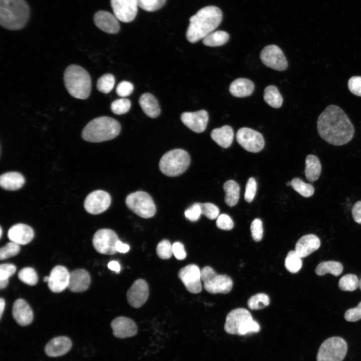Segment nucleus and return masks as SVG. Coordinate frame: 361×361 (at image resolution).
<instances>
[{
	"instance_id": "f257e3e1",
	"label": "nucleus",
	"mask_w": 361,
	"mask_h": 361,
	"mask_svg": "<svg viewBox=\"0 0 361 361\" xmlns=\"http://www.w3.org/2000/svg\"><path fill=\"white\" fill-rule=\"evenodd\" d=\"M320 136L334 145H342L352 138L354 129L346 113L339 107L330 105L320 114L317 122Z\"/></svg>"
},
{
	"instance_id": "f03ea898",
	"label": "nucleus",
	"mask_w": 361,
	"mask_h": 361,
	"mask_svg": "<svg viewBox=\"0 0 361 361\" xmlns=\"http://www.w3.org/2000/svg\"><path fill=\"white\" fill-rule=\"evenodd\" d=\"M223 14L221 10L214 6L200 9L190 18L186 37L189 42L195 43L213 32L220 24Z\"/></svg>"
},
{
	"instance_id": "7ed1b4c3",
	"label": "nucleus",
	"mask_w": 361,
	"mask_h": 361,
	"mask_svg": "<svg viewBox=\"0 0 361 361\" xmlns=\"http://www.w3.org/2000/svg\"><path fill=\"white\" fill-rule=\"evenodd\" d=\"M30 16L26 0H0V24L10 30H19L27 25Z\"/></svg>"
},
{
	"instance_id": "20e7f679",
	"label": "nucleus",
	"mask_w": 361,
	"mask_h": 361,
	"mask_svg": "<svg viewBox=\"0 0 361 361\" xmlns=\"http://www.w3.org/2000/svg\"><path fill=\"white\" fill-rule=\"evenodd\" d=\"M120 129V124L116 120L102 116L92 120L85 126L82 137L87 141L100 142L115 138L119 134Z\"/></svg>"
},
{
	"instance_id": "39448f33",
	"label": "nucleus",
	"mask_w": 361,
	"mask_h": 361,
	"mask_svg": "<svg viewBox=\"0 0 361 361\" xmlns=\"http://www.w3.org/2000/svg\"><path fill=\"white\" fill-rule=\"evenodd\" d=\"M65 87L73 97L86 99L91 90V79L90 75L84 68L77 65H71L65 70L64 74Z\"/></svg>"
},
{
	"instance_id": "423d86ee",
	"label": "nucleus",
	"mask_w": 361,
	"mask_h": 361,
	"mask_svg": "<svg viewBox=\"0 0 361 361\" xmlns=\"http://www.w3.org/2000/svg\"><path fill=\"white\" fill-rule=\"evenodd\" d=\"M224 329L229 334L243 335L259 332L260 326L258 322L253 319L247 309L239 308L227 314Z\"/></svg>"
},
{
	"instance_id": "0eeeda50",
	"label": "nucleus",
	"mask_w": 361,
	"mask_h": 361,
	"mask_svg": "<svg viewBox=\"0 0 361 361\" xmlns=\"http://www.w3.org/2000/svg\"><path fill=\"white\" fill-rule=\"evenodd\" d=\"M191 162L189 153L182 149H175L165 153L161 158L159 166L160 171L169 176H175L184 173Z\"/></svg>"
},
{
	"instance_id": "6e6552de",
	"label": "nucleus",
	"mask_w": 361,
	"mask_h": 361,
	"mask_svg": "<svg viewBox=\"0 0 361 361\" xmlns=\"http://www.w3.org/2000/svg\"><path fill=\"white\" fill-rule=\"evenodd\" d=\"M201 272L204 287L208 292L226 294L231 290L233 281L229 276L218 274L210 266L203 267Z\"/></svg>"
},
{
	"instance_id": "1a4fd4ad",
	"label": "nucleus",
	"mask_w": 361,
	"mask_h": 361,
	"mask_svg": "<svg viewBox=\"0 0 361 361\" xmlns=\"http://www.w3.org/2000/svg\"><path fill=\"white\" fill-rule=\"evenodd\" d=\"M346 341L338 336L330 337L320 345L317 354V361H342L346 353Z\"/></svg>"
},
{
	"instance_id": "9d476101",
	"label": "nucleus",
	"mask_w": 361,
	"mask_h": 361,
	"mask_svg": "<svg viewBox=\"0 0 361 361\" xmlns=\"http://www.w3.org/2000/svg\"><path fill=\"white\" fill-rule=\"evenodd\" d=\"M128 208L143 218H150L155 214L156 207L151 196L146 192L137 191L128 195L125 200Z\"/></svg>"
},
{
	"instance_id": "9b49d317",
	"label": "nucleus",
	"mask_w": 361,
	"mask_h": 361,
	"mask_svg": "<svg viewBox=\"0 0 361 361\" xmlns=\"http://www.w3.org/2000/svg\"><path fill=\"white\" fill-rule=\"evenodd\" d=\"M119 240L117 235L113 230L102 229L98 230L93 237V244L99 253L106 255L115 254L116 244Z\"/></svg>"
},
{
	"instance_id": "f8f14e48",
	"label": "nucleus",
	"mask_w": 361,
	"mask_h": 361,
	"mask_svg": "<svg viewBox=\"0 0 361 361\" xmlns=\"http://www.w3.org/2000/svg\"><path fill=\"white\" fill-rule=\"evenodd\" d=\"M236 139L244 149L251 152H259L265 144L261 133L248 127L240 128L237 132Z\"/></svg>"
},
{
	"instance_id": "ddd939ff",
	"label": "nucleus",
	"mask_w": 361,
	"mask_h": 361,
	"mask_svg": "<svg viewBox=\"0 0 361 361\" xmlns=\"http://www.w3.org/2000/svg\"><path fill=\"white\" fill-rule=\"evenodd\" d=\"M260 58L268 67L277 71H284L288 67L287 59L282 51L275 45H270L263 48Z\"/></svg>"
},
{
	"instance_id": "4468645a",
	"label": "nucleus",
	"mask_w": 361,
	"mask_h": 361,
	"mask_svg": "<svg viewBox=\"0 0 361 361\" xmlns=\"http://www.w3.org/2000/svg\"><path fill=\"white\" fill-rule=\"evenodd\" d=\"M201 270L197 265L189 264L178 272V278L191 293H198L202 290Z\"/></svg>"
},
{
	"instance_id": "2eb2a0df",
	"label": "nucleus",
	"mask_w": 361,
	"mask_h": 361,
	"mask_svg": "<svg viewBox=\"0 0 361 361\" xmlns=\"http://www.w3.org/2000/svg\"><path fill=\"white\" fill-rule=\"evenodd\" d=\"M110 195L102 190H97L90 193L84 201V208L90 214L97 215L105 211L111 204Z\"/></svg>"
},
{
	"instance_id": "dca6fc26",
	"label": "nucleus",
	"mask_w": 361,
	"mask_h": 361,
	"mask_svg": "<svg viewBox=\"0 0 361 361\" xmlns=\"http://www.w3.org/2000/svg\"><path fill=\"white\" fill-rule=\"evenodd\" d=\"M114 15L118 20L129 23L135 19L138 11V0H110Z\"/></svg>"
},
{
	"instance_id": "f3484780",
	"label": "nucleus",
	"mask_w": 361,
	"mask_h": 361,
	"mask_svg": "<svg viewBox=\"0 0 361 361\" xmlns=\"http://www.w3.org/2000/svg\"><path fill=\"white\" fill-rule=\"evenodd\" d=\"M148 295V284L142 279L135 280L127 292L128 302L134 308H139L144 304Z\"/></svg>"
},
{
	"instance_id": "a211bd4d",
	"label": "nucleus",
	"mask_w": 361,
	"mask_h": 361,
	"mask_svg": "<svg viewBox=\"0 0 361 361\" xmlns=\"http://www.w3.org/2000/svg\"><path fill=\"white\" fill-rule=\"evenodd\" d=\"M180 119L183 123L192 131L201 133L206 128L209 115L205 110L196 112H185L182 114Z\"/></svg>"
},
{
	"instance_id": "6ab92c4d",
	"label": "nucleus",
	"mask_w": 361,
	"mask_h": 361,
	"mask_svg": "<svg viewBox=\"0 0 361 361\" xmlns=\"http://www.w3.org/2000/svg\"><path fill=\"white\" fill-rule=\"evenodd\" d=\"M70 273L67 269L61 265L54 267L49 276L48 285L51 291L58 293L68 287Z\"/></svg>"
},
{
	"instance_id": "aec40b11",
	"label": "nucleus",
	"mask_w": 361,
	"mask_h": 361,
	"mask_svg": "<svg viewBox=\"0 0 361 361\" xmlns=\"http://www.w3.org/2000/svg\"><path fill=\"white\" fill-rule=\"evenodd\" d=\"M93 21L96 26L105 33L115 34L120 30L118 19L109 12L103 10L97 12L94 15Z\"/></svg>"
},
{
	"instance_id": "412c9836",
	"label": "nucleus",
	"mask_w": 361,
	"mask_h": 361,
	"mask_svg": "<svg viewBox=\"0 0 361 361\" xmlns=\"http://www.w3.org/2000/svg\"><path fill=\"white\" fill-rule=\"evenodd\" d=\"M111 326L113 335L118 338H124L135 335L137 331V326L131 319L119 316L114 319Z\"/></svg>"
},
{
	"instance_id": "4be33fe9",
	"label": "nucleus",
	"mask_w": 361,
	"mask_h": 361,
	"mask_svg": "<svg viewBox=\"0 0 361 361\" xmlns=\"http://www.w3.org/2000/svg\"><path fill=\"white\" fill-rule=\"evenodd\" d=\"M8 236L11 242L19 245H26L33 239L34 232L32 228L24 224H17L9 230Z\"/></svg>"
},
{
	"instance_id": "5701e85b",
	"label": "nucleus",
	"mask_w": 361,
	"mask_h": 361,
	"mask_svg": "<svg viewBox=\"0 0 361 361\" xmlns=\"http://www.w3.org/2000/svg\"><path fill=\"white\" fill-rule=\"evenodd\" d=\"M71 340L67 336L55 337L46 345L45 351L51 357H58L67 353L72 347Z\"/></svg>"
},
{
	"instance_id": "b1692460",
	"label": "nucleus",
	"mask_w": 361,
	"mask_h": 361,
	"mask_svg": "<svg viewBox=\"0 0 361 361\" xmlns=\"http://www.w3.org/2000/svg\"><path fill=\"white\" fill-rule=\"evenodd\" d=\"M14 318L20 325L27 326L33 320V312L29 304L23 299H17L12 310Z\"/></svg>"
},
{
	"instance_id": "393cba45",
	"label": "nucleus",
	"mask_w": 361,
	"mask_h": 361,
	"mask_svg": "<svg viewBox=\"0 0 361 361\" xmlns=\"http://www.w3.org/2000/svg\"><path fill=\"white\" fill-rule=\"evenodd\" d=\"M320 241L314 234H307L302 236L296 242L295 251L301 258L306 257L320 247Z\"/></svg>"
},
{
	"instance_id": "a878e982",
	"label": "nucleus",
	"mask_w": 361,
	"mask_h": 361,
	"mask_svg": "<svg viewBox=\"0 0 361 361\" xmlns=\"http://www.w3.org/2000/svg\"><path fill=\"white\" fill-rule=\"evenodd\" d=\"M90 281V276L86 270L76 269L70 273L68 288L74 292H83L88 288Z\"/></svg>"
},
{
	"instance_id": "bb28decb",
	"label": "nucleus",
	"mask_w": 361,
	"mask_h": 361,
	"mask_svg": "<svg viewBox=\"0 0 361 361\" xmlns=\"http://www.w3.org/2000/svg\"><path fill=\"white\" fill-rule=\"evenodd\" d=\"M254 89V84L250 80L240 78L230 84L229 91L236 97H245L251 95Z\"/></svg>"
},
{
	"instance_id": "cd10ccee",
	"label": "nucleus",
	"mask_w": 361,
	"mask_h": 361,
	"mask_svg": "<svg viewBox=\"0 0 361 361\" xmlns=\"http://www.w3.org/2000/svg\"><path fill=\"white\" fill-rule=\"evenodd\" d=\"M25 182L24 176L18 172H7L2 174L0 177L1 187L8 191H16L21 189Z\"/></svg>"
},
{
	"instance_id": "c85d7f7f",
	"label": "nucleus",
	"mask_w": 361,
	"mask_h": 361,
	"mask_svg": "<svg viewBox=\"0 0 361 361\" xmlns=\"http://www.w3.org/2000/svg\"><path fill=\"white\" fill-rule=\"evenodd\" d=\"M212 139L219 146L227 148L230 147L234 138V131L229 125L214 129L211 133Z\"/></svg>"
},
{
	"instance_id": "c756f323",
	"label": "nucleus",
	"mask_w": 361,
	"mask_h": 361,
	"mask_svg": "<svg viewBox=\"0 0 361 361\" xmlns=\"http://www.w3.org/2000/svg\"><path fill=\"white\" fill-rule=\"evenodd\" d=\"M139 103L147 116L155 118L159 115L160 110L158 102L151 94L145 93L141 95L139 99Z\"/></svg>"
},
{
	"instance_id": "7c9ffc66",
	"label": "nucleus",
	"mask_w": 361,
	"mask_h": 361,
	"mask_svg": "<svg viewBox=\"0 0 361 361\" xmlns=\"http://www.w3.org/2000/svg\"><path fill=\"white\" fill-rule=\"evenodd\" d=\"M321 171L318 158L313 154L308 155L305 159V174L308 180L313 182L318 179Z\"/></svg>"
},
{
	"instance_id": "2f4dec72",
	"label": "nucleus",
	"mask_w": 361,
	"mask_h": 361,
	"mask_svg": "<svg viewBox=\"0 0 361 361\" xmlns=\"http://www.w3.org/2000/svg\"><path fill=\"white\" fill-rule=\"evenodd\" d=\"M223 189L226 194L225 201L226 204L230 207L235 206L240 197L239 185L233 180H229L224 183Z\"/></svg>"
},
{
	"instance_id": "473e14b6",
	"label": "nucleus",
	"mask_w": 361,
	"mask_h": 361,
	"mask_svg": "<svg viewBox=\"0 0 361 361\" xmlns=\"http://www.w3.org/2000/svg\"><path fill=\"white\" fill-rule=\"evenodd\" d=\"M343 271L342 265L339 262L328 261H323L317 266L315 273L319 276H323L330 273L335 276H339Z\"/></svg>"
},
{
	"instance_id": "72a5a7b5",
	"label": "nucleus",
	"mask_w": 361,
	"mask_h": 361,
	"mask_svg": "<svg viewBox=\"0 0 361 361\" xmlns=\"http://www.w3.org/2000/svg\"><path fill=\"white\" fill-rule=\"evenodd\" d=\"M264 100L269 105L275 108L280 107L283 102L281 95L274 85H269L265 88Z\"/></svg>"
},
{
	"instance_id": "f704fd0d",
	"label": "nucleus",
	"mask_w": 361,
	"mask_h": 361,
	"mask_svg": "<svg viewBox=\"0 0 361 361\" xmlns=\"http://www.w3.org/2000/svg\"><path fill=\"white\" fill-rule=\"evenodd\" d=\"M229 39V35L223 31L213 32L203 40L204 45L209 47H218L225 44Z\"/></svg>"
},
{
	"instance_id": "c9c22d12",
	"label": "nucleus",
	"mask_w": 361,
	"mask_h": 361,
	"mask_svg": "<svg viewBox=\"0 0 361 361\" xmlns=\"http://www.w3.org/2000/svg\"><path fill=\"white\" fill-rule=\"evenodd\" d=\"M301 258L296 253L295 250L290 251L285 260V266L286 269L291 273L298 272L302 267Z\"/></svg>"
},
{
	"instance_id": "e433bc0d",
	"label": "nucleus",
	"mask_w": 361,
	"mask_h": 361,
	"mask_svg": "<svg viewBox=\"0 0 361 361\" xmlns=\"http://www.w3.org/2000/svg\"><path fill=\"white\" fill-rule=\"evenodd\" d=\"M270 298L268 295L263 293H259L252 296L248 300L247 305L252 310H259L264 308L269 305Z\"/></svg>"
},
{
	"instance_id": "4c0bfd02",
	"label": "nucleus",
	"mask_w": 361,
	"mask_h": 361,
	"mask_svg": "<svg viewBox=\"0 0 361 361\" xmlns=\"http://www.w3.org/2000/svg\"><path fill=\"white\" fill-rule=\"evenodd\" d=\"M291 186L299 194L304 197H309L312 196L314 192L313 186L310 184L304 183L302 179L296 177L291 181Z\"/></svg>"
},
{
	"instance_id": "58836bf2",
	"label": "nucleus",
	"mask_w": 361,
	"mask_h": 361,
	"mask_svg": "<svg viewBox=\"0 0 361 361\" xmlns=\"http://www.w3.org/2000/svg\"><path fill=\"white\" fill-rule=\"evenodd\" d=\"M359 281L355 275L352 274L343 276L339 280L338 287L341 290L352 291L359 287Z\"/></svg>"
},
{
	"instance_id": "ea45409f",
	"label": "nucleus",
	"mask_w": 361,
	"mask_h": 361,
	"mask_svg": "<svg viewBox=\"0 0 361 361\" xmlns=\"http://www.w3.org/2000/svg\"><path fill=\"white\" fill-rule=\"evenodd\" d=\"M114 84V76L111 74H105L98 79L97 88L100 92L107 94L112 90Z\"/></svg>"
},
{
	"instance_id": "a19ab883",
	"label": "nucleus",
	"mask_w": 361,
	"mask_h": 361,
	"mask_svg": "<svg viewBox=\"0 0 361 361\" xmlns=\"http://www.w3.org/2000/svg\"><path fill=\"white\" fill-rule=\"evenodd\" d=\"M18 277L21 281L29 285H35L38 281L37 272L31 267L22 268L19 272Z\"/></svg>"
},
{
	"instance_id": "79ce46f5",
	"label": "nucleus",
	"mask_w": 361,
	"mask_h": 361,
	"mask_svg": "<svg viewBox=\"0 0 361 361\" xmlns=\"http://www.w3.org/2000/svg\"><path fill=\"white\" fill-rule=\"evenodd\" d=\"M130 107L131 102L126 98L115 100L111 104V111L117 115H121L127 113Z\"/></svg>"
},
{
	"instance_id": "37998d69",
	"label": "nucleus",
	"mask_w": 361,
	"mask_h": 361,
	"mask_svg": "<svg viewBox=\"0 0 361 361\" xmlns=\"http://www.w3.org/2000/svg\"><path fill=\"white\" fill-rule=\"evenodd\" d=\"M20 250V245L13 242H9L1 248L0 259L2 260L16 256Z\"/></svg>"
},
{
	"instance_id": "c03bdc74",
	"label": "nucleus",
	"mask_w": 361,
	"mask_h": 361,
	"mask_svg": "<svg viewBox=\"0 0 361 361\" xmlns=\"http://www.w3.org/2000/svg\"><path fill=\"white\" fill-rule=\"evenodd\" d=\"M156 253L162 259L170 258L173 254L172 245L167 240H162L156 247Z\"/></svg>"
},
{
	"instance_id": "a18cd8bd",
	"label": "nucleus",
	"mask_w": 361,
	"mask_h": 361,
	"mask_svg": "<svg viewBox=\"0 0 361 361\" xmlns=\"http://www.w3.org/2000/svg\"><path fill=\"white\" fill-rule=\"evenodd\" d=\"M166 0H138V6L147 12H154L160 9Z\"/></svg>"
},
{
	"instance_id": "49530a36",
	"label": "nucleus",
	"mask_w": 361,
	"mask_h": 361,
	"mask_svg": "<svg viewBox=\"0 0 361 361\" xmlns=\"http://www.w3.org/2000/svg\"><path fill=\"white\" fill-rule=\"evenodd\" d=\"M202 214L205 215L210 220H214L218 218L219 214V209L215 205L210 203H200Z\"/></svg>"
},
{
	"instance_id": "de8ad7c7",
	"label": "nucleus",
	"mask_w": 361,
	"mask_h": 361,
	"mask_svg": "<svg viewBox=\"0 0 361 361\" xmlns=\"http://www.w3.org/2000/svg\"><path fill=\"white\" fill-rule=\"evenodd\" d=\"M252 239L255 242L261 240L263 235V228L262 221L259 219H254L250 226Z\"/></svg>"
},
{
	"instance_id": "09e8293b",
	"label": "nucleus",
	"mask_w": 361,
	"mask_h": 361,
	"mask_svg": "<svg viewBox=\"0 0 361 361\" xmlns=\"http://www.w3.org/2000/svg\"><path fill=\"white\" fill-rule=\"evenodd\" d=\"M257 182L255 179L250 177L246 184L244 199L248 203H251L254 199L257 191Z\"/></svg>"
},
{
	"instance_id": "8fccbe9b",
	"label": "nucleus",
	"mask_w": 361,
	"mask_h": 361,
	"mask_svg": "<svg viewBox=\"0 0 361 361\" xmlns=\"http://www.w3.org/2000/svg\"><path fill=\"white\" fill-rule=\"evenodd\" d=\"M202 214L200 203H195L185 212L187 219L192 222L198 221Z\"/></svg>"
},
{
	"instance_id": "3c124183",
	"label": "nucleus",
	"mask_w": 361,
	"mask_h": 361,
	"mask_svg": "<svg viewBox=\"0 0 361 361\" xmlns=\"http://www.w3.org/2000/svg\"><path fill=\"white\" fill-rule=\"evenodd\" d=\"M216 226L221 230H230L234 227V222L229 215L222 214L217 218Z\"/></svg>"
},
{
	"instance_id": "603ef678",
	"label": "nucleus",
	"mask_w": 361,
	"mask_h": 361,
	"mask_svg": "<svg viewBox=\"0 0 361 361\" xmlns=\"http://www.w3.org/2000/svg\"><path fill=\"white\" fill-rule=\"evenodd\" d=\"M133 90V85L131 83L123 81L118 84L116 92L118 96L124 97L130 95Z\"/></svg>"
},
{
	"instance_id": "864d4df0",
	"label": "nucleus",
	"mask_w": 361,
	"mask_h": 361,
	"mask_svg": "<svg viewBox=\"0 0 361 361\" xmlns=\"http://www.w3.org/2000/svg\"><path fill=\"white\" fill-rule=\"evenodd\" d=\"M344 318L349 322H355L361 319V302L356 307L347 310L344 313Z\"/></svg>"
},
{
	"instance_id": "5fc2aeb1",
	"label": "nucleus",
	"mask_w": 361,
	"mask_h": 361,
	"mask_svg": "<svg viewBox=\"0 0 361 361\" xmlns=\"http://www.w3.org/2000/svg\"><path fill=\"white\" fill-rule=\"evenodd\" d=\"M16 267L12 264L6 263L0 266V280H9V278L15 274Z\"/></svg>"
},
{
	"instance_id": "6e6d98bb",
	"label": "nucleus",
	"mask_w": 361,
	"mask_h": 361,
	"mask_svg": "<svg viewBox=\"0 0 361 361\" xmlns=\"http://www.w3.org/2000/svg\"><path fill=\"white\" fill-rule=\"evenodd\" d=\"M348 87L353 94L361 96V76H353L348 81Z\"/></svg>"
},
{
	"instance_id": "4d7b16f0",
	"label": "nucleus",
	"mask_w": 361,
	"mask_h": 361,
	"mask_svg": "<svg viewBox=\"0 0 361 361\" xmlns=\"http://www.w3.org/2000/svg\"><path fill=\"white\" fill-rule=\"evenodd\" d=\"M173 254L177 260H182L185 259L187 256V253L185 251L184 245L179 242H176L172 245Z\"/></svg>"
},
{
	"instance_id": "13d9d810",
	"label": "nucleus",
	"mask_w": 361,
	"mask_h": 361,
	"mask_svg": "<svg viewBox=\"0 0 361 361\" xmlns=\"http://www.w3.org/2000/svg\"><path fill=\"white\" fill-rule=\"evenodd\" d=\"M352 216L355 222L361 224V201L356 202L352 209Z\"/></svg>"
},
{
	"instance_id": "bf43d9fd",
	"label": "nucleus",
	"mask_w": 361,
	"mask_h": 361,
	"mask_svg": "<svg viewBox=\"0 0 361 361\" xmlns=\"http://www.w3.org/2000/svg\"><path fill=\"white\" fill-rule=\"evenodd\" d=\"M130 247L128 245L122 243L118 240L116 244V250L117 252L125 253L129 250Z\"/></svg>"
},
{
	"instance_id": "052dcab7",
	"label": "nucleus",
	"mask_w": 361,
	"mask_h": 361,
	"mask_svg": "<svg viewBox=\"0 0 361 361\" xmlns=\"http://www.w3.org/2000/svg\"><path fill=\"white\" fill-rule=\"evenodd\" d=\"M108 267L116 272H119L121 269L119 263L116 261H111L108 264Z\"/></svg>"
},
{
	"instance_id": "680f3d73",
	"label": "nucleus",
	"mask_w": 361,
	"mask_h": 361,
	"mask_svg": "<svg viewBox=\"0 0 361 361\" xmlns=\"http://www.w3.org/2000/svg\"><path fill=\"white\" fill-rule=\"evenodd\" d=\"M5 306V300L4 298H1L0 299V318L2 317L4 308Z\"/></svg>"
},
{
	"instance_id": "e2e57ef3",
	"label": "nucleus",
	"mask_w": 361,
	"mask_h": 361,
	"mask_svg": "<svg viewBox=\"0 0 361 361\" xmlns=\"http://www.w3.org/2000/svg\"><path fill=\"white\" fill-rule=\"evenodd\" d=\"M9 283V280H0V288L3 289L6 288Z\"/></svg>"
},
{
	"instance_id": "0e129e2a",
	"label": "nucleus",
	"mask_w": 361,
	"mask_h": 361,
	"mask_svg": "<svg viewBox=\"0 0 361 361\" xmlns=\"http://www.w3.org/2000/svg\"><path fill=\"white\" fill-rule=\"evenodd\" d=\"M49 280V276H45L43 278V281L45 282H48Z\"/></svg>"
},
{
	"instance_id": "69168bd1",
	"label": "nucleus",
	"mask_w": 361,
	"mask_h": 361,
	"mask_svg": "<svg viewBox=\"0 0 361 361\" xmlns=\"http://www.w3.org/2000/svg\"><path fill=\"white\" fill-rule=\"evenodd\" d=\"M287 186H291V182H288L286 184Z\"/></svg>"
},
{
	"instance_id": "338daca9",
	"label": "nucleus",
	"mask_w": 361,
	"mask_h": 361,
	"mask_svg": "<svg viewBox=\"0 0 361 361\" xmlns=\"http://www.w3.org/2000/svg\"><path fill=\"white\" fill-rule=\"evenodd\" d=\"M359 288L360 290H361V279L359 280Z\"/></svg>"
},
{
	"instance_id": "774afa93",
	"label": "nucleus",
	"mask_w": 361,
	"mask_h": 361,
	"mask_svg": "<svg viewBox=\"0 0 361 361\" xmlns=\"http://www.w3.org/2000/svg\"><path fill=\"white\" fill-rule=\"evenodd\" d=\"M0 230H1V236H0V237H1V238H2V232H2V227H1Z\"/></svg>"
}]
</instances>
